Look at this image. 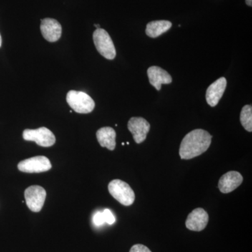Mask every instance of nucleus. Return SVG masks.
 <instances>
[{"label": "nucleus", "mask_w": 252, "mask_h": 252, "mask_svg": "<svg viewBox=\"0 0 252 252\" xmlns=\"http://www.w3.org/2000/svg\"><path fill=\"white\" fill-rule=\"evenodd\" d=\"M149 82L157 91L161 89L162 84H171L172 79L171 76L165 69L158 66H152L147 70Z\"/></svg>", "instance_id": "nucleus-13"}, {"label": "nucleus", "mask_w": 252, "mask_h": 252, "mask_svg": "<svg viewBox=\"0 0 252 252\" xmlns=\"http://www.w3.org/2000/svg\"><path fill=\"white\" fill-rule=\"evenodd\" d=\"M245 1H246V4H248V6H252V0H245Z\"/></svg>", "instance_id": "nucleus-20"}, {"label": "nucleus", "mask_w": 252, "mask_h": 252, "mask_svg": "<svg viewBox=\"0 0 252 252\" xmlns=\"http://www.w3.org/2000/svg\"><path fill=\"white\" fill-rule=\"evenodd\" d=\"M227 81L224 77H220L209 86L206 91V100L210 107H215L218 104L220 99L223 97Z\"/></svg>", "instance_id": "nucleus-12"}, {"label": "nucleus", "mask_w": 252, "mask_h": 252, "mask_svg": "<svg viewBox=\"0 0 252 252\" xmlns=\"http://www.w3.org/2000/svg\"><path fill=\"white\" fill-rule=\"evenodd\" d=\"M1 36L0 35V47H1Z\"/></svg>", "instance_id": "nucleus-22"}, {"label": "nucleus", "mask_w": 252, "mask_h": 252, "mask_svg": "<svg viewBox=\"0 0 252 252\" xmlns=\"http://www.w3.org/2000/svg\"><path fill=\"white\" fill-rule=\"evenodd\" d=\"M243 177L240 172L230 171L224 174L219 181L218 187L223 193H229L241 185Z\"/></svg>", "instance_id": "nucleus-11"}, {"label": "nucleus", "mask_w": 252, "mask_h": 252, "mask_svg": "<svg viewBox=\"0 0 252 252\" xmlns=\"http://www.w3.org/2000/svg\"><path fill=\"white\" fill-rule=\"evenodd\" d=\"M212 138V136L203 129H195L189 132L181 143V158L189 160L205 153L211 144Z\"/></svg>", "instance_id": "nucleus-1"}, {"label": "nucleus", "mask_w": 252, "mask_h": 252, "mask_svg": "<svg viewBox=\"0 0 252 252\" xmlns=\"http://www.w3.org/2000/svg\"><path fill=\"white\" fill-rule=\"evenodd\" d=\"M127 128L137 144H141L147 138L150 130V124L142 117H132L129 120Z\"/></svg>", "instance_id": "nucleus-8"}, {"label": "nucleus", "mask_w": 252, "mask_h": 252, "mask_svg": "<svg viewBox=\"0 0 252 252\" xmlns=\"http://www.w3.org/2000/svg\"><path fill=\"white\" fill-rule=\"evenodd\" d=\"M102 213H103L104 221H105V223H108L109 225H112L113 223H115V217L113 215V213L110 210H109V209H105V210H104V211L102 212Z\"/></svg>", "instance_id": "nucleus-17"}, {"label": "nucleus", "mask_w": 252, "mask_h": 252, "mask_svg": "<svg viewBox=\"0 0 252 252\" xmlns=\"http://www.w3.org/2000/svg\"><path fill=\"white\" fill-rule=\"evenodd\" d=\"M116 136L115 130L111 127H102L96 133V137L101 147H106L110 151L115 149Z\"/></svg>", "instance_id": "nucleus-14"}, {"label": "nucleus", "mask_w": 252, "mask_h": 252, "mask_svg": "<svg viewBox=\"0 0 252 252\" xmlns=\"http://www.w3.org/2000/svg\"><path fill=\"white\" fill-rule=\"evenodd\" d=\"M66 99L69 107L79 114H89L94 108V99L82 91H69Z\"/></svg>", "instance_id": "nucleus-3"}, {"label": "nucleus", "mask_w": 252, "mask_h": 252, "mask_svg": "<svg viewBox=\"0 0 252 252\" xmlns=\"http://www.w3.org/2000/svg\"><path fill=\"white\" fill-rule=\"evenodd\" d=\"M93 220L96 226H100V225H103L105 221H104L102 212H97V213L94 214Z\"/></svg>", "instance_id": "nucleus-18"}, {"label": "nucleus", "mask_w": 252, "mask_h": 252, "mask_svg": "<svg viewBox=\"0 0 252 252\" xmlns=\"http://www.w3.org/2000/svg\"><path fill=\"white\" fill-rule=\"evenodd\" d=\"M209 215L203 208L195 209L189 214L186 220V226L193 231H202L206 228Z\"/></svg>", "instance_id": "nucleus-10"}, {"label": "nucleus", "mask_w": 252, "mask_h": 252, "mask_svg": "<svg viewBox=\"0 0 252 252\" xmlns=\"http://www.w3.org/2000/svg\"><path fill=\"white\" fill-rule=\"evenodd\" d=\"M240 122L244 128L248 132L252 131V105L244 106L240 113Z\"/></svg>", "instance_id": "nucleus-16"}, {"label": "nucleus", "mask_w": 252, "mask_h": 252, "mask_svg": "<svg viewBox=\"0 0 252 252\" xmlns=\"http://www.w3.org/2000/svg\"><path fill=\"white\" fill-rule=\"evenodd\" d=\"M24 194L28 208L33 212H40L46 198L45 189L40 186H31L25 190Z\"/></svg>", "instance_id": "nucleus-7"}, {"label": "nucleus", "mask_w": 252, "mask_h": 252, "mask_svg": "<svg viewBox=\"0 0 252 252\" xmlns=\"http://www.w3.org/2000/svg\"><path fill=\"white\" fill-rule=\"evenodd\" d=\"M20 171L26 173H40L49 171L52 168L49 159L43 156L30 158L18 164Z\"/></svg>", "instance_id": "nucleus-6"}, {"label": "nucleus", "mask_w": 252, "mask_h": 252, "mask_svg": "<svg viewBox=\"0 0 252 252\" xmlns=\"http://www.w3.org/2000/svg\"><path fill=\"white\" fill-rule=\"evenodd\" d=\"M40 30L44 39L50 42L59 41L62 35L61 23L53 18H46L41 20Z\"/></svg>", "instance_id": "nucleus-9"}, {"label": "nucleus", "mask_w": 252, "mask_h": 252, "mask_svg": "<svg viewBox=\"0 0 252 252\" xmlns=\"http://www.w3.org/2000/svg\"><path fill=\"white\" fill-rule=\"evenodd\" d=\"M109 193L113 198L124 206H130L133 204L135 194L128 184L121 180H112L108 185Z\"/></svg>", "instance_id": "nucleus-2"}, {"label": "nucleus", "mask_w": 252, "mask_h": 252, "mask_svg": "<svg viewBox=\"0 0 252 252\" xmlns=\"http://www.w3.org/2000/svg\"><path fill=\"white\" fill-rule=\"evenodd\" d=\"M94 27L97 28V29H98V28H100V26H99V25L98 24H94Z\"/></svg>", "instance_id": "nucleus-21"}, {"label": "nucleus", "mask_w": 252, "mask_h": 252, "mask_svg": "<svg viewBox=\"0 0 252 252\" xmlns=\"http://www.w3.org/2000/svg\"><path fill=\"white\" fill-rule=\"evenodd\" d=\"M23 137L25 140L34 142L43 147H52L56 143V137L54 133L45 127L35 130L26 129L23 131Z\"/></svg>", "instance_id": "nucleus-5"}, {"label": "nucleus", "mask_w": 252, "mask_h": 252, "mask_svg": "<svg viewBox=\"0 0 252 252\" xmlns=\"http://www.w3.org/2000/svg\"><path fill=\"white\" fill-rule=\"evenodd\" d=\"M172 27V23L168 21H154L149 23L146 28V34L151 38H157L166 32Z\"/></svg>", "instance_id": "nucleus-15"}, {"label": "nucleus", "mask_w": 252, "mask_h": 252, "mask_svg": "<svg viewBox=\"0 0 252 252\" xmlns=\"http://www.w3.org/2000/svg\"><path fill=\"white\" fill-rule=\"evenodd\" d=\"M130 252H152L147 247L137 244L131 248Z\"/></svg>", "instance_id": "nucleus-19"}, {"label": "nucleus", "mask_w": 252, "mask_h": 252, "mask_svg": "<svg viewBox=\"0 0 252 252\" xmlns=\"http://www.w3.org/2000/svg\"><path fill=\"white\" fill-rule=\"evenodd\" d=\"M94 46L101 56L108 60L115 59V46L108 32L102 28L96 29L94 32Z\"/></svg>", "instance_id": "nucleus-4"}]
</instances>
